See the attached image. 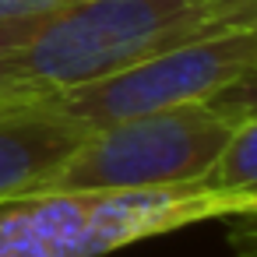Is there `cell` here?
Returning <instances> with one entry per match:
<instances>
[{"mask_svg": "<svg viewBox=\"0 0 257 257\" xmlns=\"http://www.w3.org/2000/svg\"><path fill=\"white\" fill-rule=\"evenodd\" d=\"M229 246L236 257H257V211L229 218Z\"/></svg>", "mask_w": 257, "mask_h": 257, "instance_id": "obj_9", "label": "cell"}, {"mask_svg": "<svg viewBox=\"0 0 257 257\" xmlns=\"http://www.w3.org/2000/svg\"><path fill=\"white\" fill-rule=\"evenodd\" d=\"M250 201L180 187L39 190L0 201V257H102L208 218L246 215Z\"/></svg>", "mask_w": 257, "mask_h": 257, "instance_id": "obj_2", "label": "cell"}, {"mask_svg": "<svg viewBox=\"0 0 257 257\" xmlns=\"http://www.w3.org/2000/svg\"><path fill=\"white\" fill-rule=\"evenodd\" d=\"M253 60H257V25L222 29L155 50L99 81L29 102H39L88 127H99L187 102H208L229 81H236Z\"/></svg>", "mask_w": 257, "mask_h": 257, "instance_id": "obj_4", "label": "cell"}, {"mask_svg": "<svg viewBox=\"0 0 257 257\" xmlns=\"http://www.w3.org/2000/svg\"><path fill=\"white\" fill-rule=\"evenodd\" d=\"M88 131L39 102H0V201L36 194Z\"/></svg>", "mask_w": 257, "mask_h": 257, "instance_id": "obj_5", "label": "cell"}, {"mask_svg": "<svg viewBox=\"0 0 257 257\" xmlns=\"http://www.w3.org/2000/svg\"><path fill=\"white\" fill-rule=\"evenodd\" d=\"M18 22V18H15ZM15 22H0V50H4L11 43V32H15Z\"/></svg>", "mask_w": 257, "mask_h": 257, "instance_id": "obj_11", "label": "cell"}, {"mask_svg": "<svg viewBox=\"0 0 257 257\" xmlns=\"http://www.w3.org/2000/svg\"><path fill=\"white\" fill-rule=\"evenodd\" d=\"M190 36H204L201 0H67L18 18L0 50V102L71 92Z\"/></svg>", "mask_w": 257, "mask_h": 257, "instance_id": "obj_1", "label": "cell"}, {"mask_svg": "<svg viewBox=\"0 0 257 257\" xmlns=\"http://www.w3.org/2000/svg\"><path fill=\"white\" fill-rule=\"evenodd\" d=\"M197 183L215 194L246 197L250 211L257 208V113L232 127L225 148L218 152V159Z\"/></svg>", "mask_w": 257, "mask_h": 257, "instance_id": "obj_6", "label": "cell"}, {"mask_svg": "<svg viewBox=\"0 0 257 257\" xmlns=\"http://www.w3.org/2000/svg\"><path fill=\"white\" fill-rule=\"evenodd\" d=\"M208 106L218 109V113H222L225 120H232V123L253 116V113H257V60H253L236 81H229L218 95H211Z\"/></svg>", "mask_w": 257, "mask_h": 257, "instance_id": "obj_7", "label": "cell"}, {"mask_svg": "<svg viewBox=\"0 0 257 257\" xmlns=\"http://www.w3.org/2000/svg\"><path fill=\"white\" fill-rule=\"evenodd\" d=\"M67 0H0V22H15V18H29L39 11H50Z\"/></svg>", "mask_w": 257, "mask_h": 257, "instance_id": "obj_10", "label": "cell"}, {"mask_svg": "<svg viewBox=\"0 0 257 257\" xmlns=\"http://www.w3.org/2000/svg\"><path fill=\"white\" fill-rule=\"evenodd\" d=\"M204 32L257 25V0H201Z\"/></svg>", "mask_w": 257, "mask_h": 257, "instance_id": "obj_8", "label": "cell"}, {"mask_svg": "<svg viewBox=\"0 0 257 257\" xmlns=\"http://www.w3.org/2000/svg\"><path fill=\"white\" fill-rule=\"evenodd\" d=\"M232 127L236 123L208 102H187L159 113L99 123L50 173L39 190H141L197 183L225 148Z\"/></svg>", "mask_w": 257, "mask_h": 257, "instance_id": "obj_3", "label": "cell"}]
</instances>
